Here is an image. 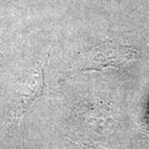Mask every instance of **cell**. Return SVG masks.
Returning a JSON list of instances; mask_svg holds the SVG:
<instances>
[{
	"mask_svg": "<svg viewBox=\"0 0 149 149\" xmlns=\"http://www.w3.org/2000/svg\"><path fill=\"white\" fill-rule=\"evenodd\" d=\"M139 56L140 52L135 48L116 41H106L77 56L68 73L122 69L138 61Z\"/></svg>",
	"mask_w": 149,
	"mask_h": 149,
	"instance_id": "obj_1",
	"label": "cell"
},
{
	"mask_svg": "<svg viewBox=\"0 0 149 149\" xmlns=\"http://www.w3.org/2000/svg\"><path fill=\"white\" fill-rule=\"evenodd\" d=\"M46 87L45 70L42 65L38 66L29 75L21 100L19 114H23L27 108L43 94Z\"/></svg>",
	"mask_w": 149,
	"mask_h": 149,
	"instance_id": "obj_2",
	"label": "cell"
},
{
	"mask_svg": "<svg viewBox=\"0 0 149 149\" xmlns=\"http://www.w3.org/2000/svg\"><path fill=\"white\" fill-rule=\"evenodd\" d=\"M85 148L86 149H107L102 147H99V146H95V145H85Z\"/></svg>",
	"mask_w": 149,
	"mask_h": 149,
	"instance_id": "obj_3",
	"label": "cell"
}]
</instances>
